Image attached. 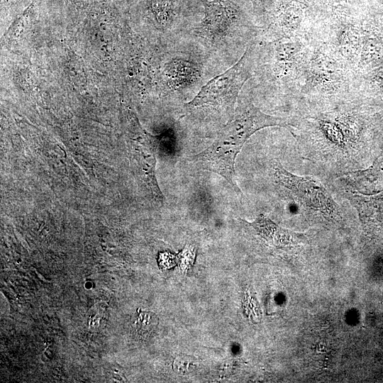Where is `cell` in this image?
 Masks as SVG:
<instances>
[{"label": "cell", "mask_w": 383, "mask_h": 383, "mask_svg": "<svg viewBox=\"0 0 383 383\" xmlns=\"http://www.w3.org/2000/svg\"><path fill=\"white\" fill-rule=\"evenodd\" d=\"M289 125L285 118L268 115L251 101H240L233 118L221 129L211 145L190 157L189 160L199 169L221 175L238 194H241L234 179L235 162L245 142L262 128Z\"/></svg>", "instance_id": "6da1fadb"}, {"label": "cell", "mask_w": 383, "mask_h": 383, "mask_svg": "<svg viewBox=\"0 0 383 383\" xmlns=\"http://www.w3.org/2000/svg\"><path fill=\"white\" fill-rule=\"evenodd\" d=\"M274 179L281 195L328 223H338L342 220L341 212L326 188L316 180L294 174L276 162Z\"/></svg>", "instance_id": "7a4b0ae2"}, {"label": "cell", "mask_w": 383, "mask_h": 383, "mask_svg": "<svg viewBox=\"0 0 383 383\" xmlns=\"http://www.w3.org/2000/svg\"><path fill=\"white\" fill-rule=\"evenodd\" d=\"M254 65L255 45H252L232 67L211 79L187 106L224 111L232 118L239 93L251 77Z\"/></svg>", "instance_id": "3957f363"}, {"label": "cell", "mask_w": 383, "mask_h": 383, "mask_svg": "<svg viewBox=\"0 0 383 383\" xmlns=\"http://www.w3.org/2000/svg\"><path fill=\"white\" fill-rule=\"evenodd\" d=\"M244 222L260 243L273 250L294 252L306 243L303 235L281 228L262 214L252 223Z\"/></svg>", "instance_id": "277c9868"}, {"label": "cell", "mask_w": 383, "mask_h": 383, "mask_svg": "<svg viewBox=\"0 0 383 383\" xmlns=\"http://www.w3.org/2000/svg\"><path fill=\"white\" fill-rule=\"evenodd\" d=\"M343 196L356 209L365 232L378 237L383 232V191L362 194L343 190Z\"/></svg>", "instance_id": "5b68a950"}, {"label": "cell", "mask_w": 383, "mask_h": 383, "mask_svg": "<svg viewBox=\"0 0 383 383\" xmlns=\"http://www.w3.org/2000/svg\"><path fill=\"white\" fill-rule=\"evenodd\" d=\"M344 189L362 194L383 191V154L367 170L345 173L339 178Z\"/></svg>", "instance_id": "8992f818"}, {"label": "cell", "mask_w": 383, "mask_h": 383, "mask_svg": "<svg viewBox=\"0 0 383 383\" xmlns=\"http://www.w3.org/2000/svg\"><path fill=\"white\" fill-rule=\"evenodd\" d=\"M232 11L221 1L208 2L206 6L205 24L209 30L217 33V30H224L231 23Z\"/></svg>", "instance_id": "52a82bcc"}, {"label": "cell", "mask_w": 383, "mask_h": 383, "mask_svg": "<svg viewBox=\"0 0 383 383\" xmlns=\"http://www.w3.org/2000/svg\"><path fill=\"white\" fill-rule=\"evenodd\" d=\"M157 325V317L150 311L138 312L131 321L134 333L140 338H150L155 332Z\"/></svg>", "instance_id": "ba28073f"}, {"label": "cell", "mask_w": 383, "mask_h": 383, "mask_svg": "<svg viewBox=\"0 0 383 383\" xmlns=\"http://www.w3.org/2000/svg\"><path fill=\"white\" fill-rule=\"evenodd\" d=\"M383 54V43L377 39H368L363 48L362 52V61L370 62L379 60Z\"/></svg>", "instance_id": "9c48e42d"}, {"label": "cell", "mask_w": 383, "mask_h": 383, "mask_svg": "<svg viewBox=\"0 0 383 383\" xmlns=\"http://www.w3.org/2000/svg\"><path fill=\"white\" fill-rule=\"evenodd\" d=\"M300 47L294 43H282L277 48V58L279 60H287L294 56Z\"/></svg>", "instance_id": "30bf717a"}, {"label": "cell", "mask_w": 383, "mask_h": 383, "mask_svg": "<svg viewBox=\"0 0 383 383\" xmlns=\"http://www.w3.org/2000/svg\"><path fill=\"white\" fill-rule=\"evenodd\" d=\"M74 1L75 4H77L80 6H85L87 4V1H89V0H73Z\"/></svg>", "instance_id": "8fae6325"}]
</instances>
